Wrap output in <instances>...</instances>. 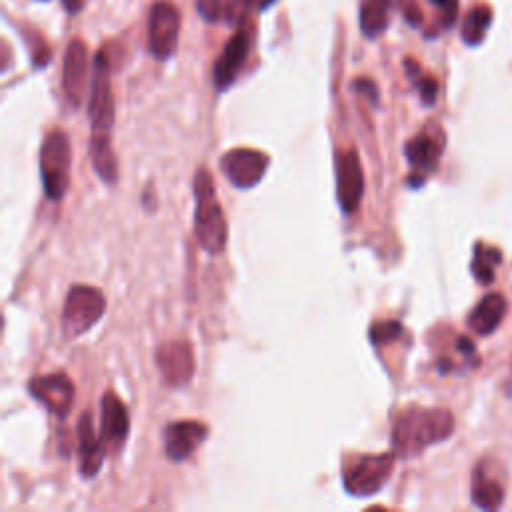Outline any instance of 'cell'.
I'll return each mask as SVG.
<instances>
[{
  "label": "cell",
  "instance_id": "obj_1",
  "mask_svg": "<svg viewBox=\"0 0 512 512\" xmlns=\"http://www.w3.org/2000/svg\"><path fill=\"white\" fill-rule=\"evenodd\" d=\"M114 44H104L94 56V74L90 84L88 118H90V158L96 174L106 184L118 180V160L110 144L114 124V96L110 86Z\"/></svg>",
  "mask_w": 512,
  "mask_h": 512
},
{
  "label": "cell",
  "instance_id": "obj_2",
  "mask_svg": "<svg viewBox=\"0 0 512 512\" xmlns=\"http://www.w3.org/2000/svg\"><path fill=\"white\" fill-rule=\"evenodd\" d=\"M454 416L448 408L408 406L392 424V450L398 458H414L432 444L444 442L454 432Z\"/></svg>",
  "mask_w": 512,
  "mask_h": 512
},
{
  "label": "cell",
  "instance_id": "obj_3",
  "mask_svg": "<svg viewBox=\"0 0 512 512\" xmlns=\"http://www.w3.org/2000/svg\"><path fill=\"white\" fill-rule=\"evenodd\" d=\"M194 236L208 254H220L228 242V224L216 198L214 178L206 168L194 174Z\"/></svg>",
  "mask_w": 512,
  "mask_h": 512
},
{
  "label": "cell",
  "instance_id": "obj_4",
  "mask_svg": "<svg viewBox=\"0 0 512 512\" xmlns=\"http://www.w3.org/2000/svg\"><path fill=\"white\" fill-rule=\"evenodd\" d=\"M396 454L380 452V454H350L342 464V486L354 498H366L376 494L388 482Z\"/></svg>",
  "mask_w": 512,
  "mask_h": 512
},
{
  "label": "cell",
  "instance_id": "obj_5",
  "mask_svg": "<svg viewBox=\"0 0 512 512\" xmlns=\"http://www.w3.org/2000/svg\"><path fill=\"white\" fill-rule=\"evenodd\" d=\"M72 150L70 138L64 130H52L44 136L40 146V178L44 196L52 202L64 198L70 186Z\"/></svg>",
  "mask_w": 512,
  "mask_h": 512
},
{
  "label": "cell",
  "instance_id": "obj_6",
  "mask_svg": "<svg viewBox=\"0 0 512 512\" xmlns=\"http://www.w3.org/2000/svg\"><path fill=\"white\" fill-rule=\"evenodd\" d=\"M444 144H446V134L442 126L434 120L422 126V130L404 144V156L410 164L408 184L412 188H420L426 182V178L438 168L444 152Z\"/></svg>",
  "mask_w": 512,
  "mask_h": 512
},
{
  "label": "cell",
  "instance_id": "obj_7",
  "mask_svg": "<svg viewBox=\"0 0 512 512\" xmlns=\"http://www.w3.org/2000/svg\"><path fill=\"white\" fill-rule=\"evenodd\" d=\"M106 298L96 286L74 284L64 300L62 330L68 338H78L88 332L104 314Z\"/></svg>",
  "mask_w": 512,
  "mask_h": 512
},
{
  "label": "cell",
  "instance_id": "obj_8",
  "mask_svg": "<svg viewBox=\"0 0 512 512\" xmlns=\"http://www.w3.org/2000/svg\"><path fill=\"white\" fill-rule=\"evenodd\" d=\"M254 36H256V26L248 18L244 24L236 26V32L224 44L220 56L214 62V70H212V80H214V86L218 92L228 90L236 82L240 70L244 68V64L250 56Z\"/></svg>",
  "mask_w": 512,
  "mask_h": 512
},
{
  "label": "cell",
  "instance_id": "obj_9",
  "mask_svg": "<svg viewBox=\"0 0 512 512\" xmlns=\"http://www.w3.org/2000/svg\"><path fill=\"white\" fill-rule=\"evenodd\" d=\"M182 14L172 0H156L148 14V50L156 60H168L180 38Z\"/></svg>",
  "mask_w": 512,
  "mask_h": 512
},
{
  "label": "cell",
  "instance_id": "obj_10",
  "mask_svg": "<svg viewBox=\"0 0 512 512\" xmlns=\"http://www.w3.org/2000/svg\"><path fill=\"white\" fill-rule=\"evenodd\" d=\"M270 166L268 154L254 148H232L220 156V170L226 180L238 188H254Z\"/></svg>",
  "mask_w": 512,
  "mask_h": 512
},
{
  "label": "cell",
  "instance_id": "obj_11",
  "mask_svg": "<svg viewBox=\"0 0 512 512\" xmlns=\"http://www.w3.org/2000/svg\"><path fill=\"white\" fill-rule=\"evenodd\" d=\"M364 170L356 148H344L336 154V198L344 214H354L364 196Z\"/></svg>",
  "mask_w": 512,
  "mask_h": 512
},
{
  "label": "cell",
  "instance_id": "obj_12",
  "mask_svg": "<svg viewBox=\"0 0 512 512\" xmlns=\"http://www.w3.org/2000/svg\"><path fill=\"white\" fill-rule=\"evenodd\" d=\"M28 392L54 416L66 418L72 410L76 388L68 374L52 372L30 378Z\"/></svg>",
  "mask_w": 512,
  "mask_h": 512
},
{
  "label": "cell",
  "instance_id": "obj_13",
  "mask_svg": "<svg viewBox=\"0 0 512 512\" xmlns=\"http://www.w3.org/2000/svg\"><path fill=\"white\" fill-rule=\"evenodd\" d=\"M156 364L160 370L162 380L172 386L180 388L186 386L196 370L194 350L188 340H168L156 348Z\"/></svg>",
  "mask_w": 512,
  "mask_h": 512
},
{
  "label": "cell",
  "instance_id": "obj_14",
  "mask_svg": "<svg viewBox=\"0 0 512 512\" xmlns=\"http://www.w3.org/2000/svg\"><path fill=\"white\" fill-rule=\"evenodd\" d=\"M88 82V46L82 38H72L62 62V92L72 108H78L86 94Z\"/></svg>",
  "mask_w": 512,
  "mask_h": 512
},
{
  "label": "cell",
  "instance_id": "obj_15",
  "mask_svg": "<svg viewBox=\"0 0 512 512\" xmlns=\"http://www.w3.org/2000/svg\"><path fill=\"white\" fill-rule=\"evenodd\" d=\"M164 454L172 462L188 460L206 440L208 428L198 420H176L164 428Z\"/></svg>",
  "mask_w": 512,
  "mask_h": 512
},
{
  "label": "cell",
  "instance_id": "obj_16",
  "mask_svg": "<svg viewBox=\"0 0 512 512\" xmlns=\"http://www.w3.org/2000/svg\"><path fill=\"white\" fill-rule=\"evenodd\" d=\"M130 430V418L124 402L112 392H104L102 402H100V438L106 446V452H118Z\"/></svg>",
  "mask_w": 512,
  "mask_h": 512
},
{
  "label": "cell",
  "instance_id": "obj_17",
  "mask_svg": "<svg viewBox=\"0 0 512 512\" xmlns=\"http://www.w3.org/2000/svg\"><path fill=\"white\" fill-rule=\"evenodd\" d=\"M76 434H78V462H80V474L84 478H92L100 472L104 456H106V446L100 438V434L96 436L94 430V422L90 412H84L78 418L76 424Z\"/></svg>",
  "mask_w": 512,
  "mask_h": 512
},
{
  "label": "cell",
  "instance_id": "obj_18",
  "mask_svg": "<svg viewBox=\"0 0 512 512\" xmlns=\"http://www.w3.org/2000/svg\"><path fill=\"white\" fill-rule=\"evenodd\" d=\"M506 298L500 292H488L478 300L466 318L468 328L478 336H490L506 316Z\"/></svg>",
  "mask_w": 512,
  "mask_h": 512
},
{
  "label": "cell",
  "instance_id": "obj_19",
  "mask_svg": "<svg viewBox=\"0 0 512 512\" xmlns=\"http://www.w3.org/2000/svg\"><path fill=\"white\" fill-rule=\"evenodd\" d=\"M472 502L482 510H498L504 500L502 484L492 478L484 464H478L472 472V488H470Z\"/></svg>",
  "mask_w": 512,
  "mask_h": 512
},
{
  "label": "cell",
  "instance_id": "obj_20",
  "mask_svg": "<svg viewBox=\"0 0 512 512\" xmlns=\"http://www.w3.org/2000/svg\"><path fill=\"white\" fill-rule=\"evenodd\" d=\"M392 0H362L360 4V32L368 40L382 36L390 24Z\"/></svg>",
  "mask_w": 512,
  "mask_h": 512
},
{
  "label": "cell",
  "instance_id": "obj_21",
  "mask_svg": "<svg viewBox=\"0 0 512 512\" xmlns=\"http://www.w3.org/2000/svg\"><path fill=\"white\" fill-rule=\"evenodd\" d=\"M502 264V252L500 248L492 246V244H484L482 240H478L474 244L472 250V262H470V270L472 276L476 278L478 284L488 286L494 282V270Z\"/></svg>",
  "mask_w": 512,
  "mask_h": 512
},
{
  "label": "cell",
  "instance_id": "obj_22",
  "mask_svg": "<svg viewBox=\"0 0 512 512\" xmlns=\"http://www.w3.org/2000/svg\"><path fill=\"white\" fill-rule=\"evenodd\" d=\"M492 24V8L486 4L474 6L462 20L460 36L466 46H478L484 42L486 32Z\"/></svg>",
  "mask_w": 512,
  "mask_h": 512
},
{
  "label": "cell",
  "instance_id": "obj_23",
  "mask_svg": "<svg viewBox=\"0 0 512 512\" xmlns=\"http://www.w3.org/2000/svg\"><path fill=\"white\" fill-rule=\"evenodd\" d=\"M404 70H406V76L410 78V82L414 84V88L418 90V96H420V102L424 106H434L436 102V96H438V80L428 74L418 60L406 56L404 58Z\"/></svg>",
  "mask_w": 512,
  "mask_h": 512
},
{
  "label": "cell",
  "instance_id": "obj_24",
  "mask_svg": "<svg viewBox=\"0 0 512 512\" xmlns=\"http://www.w3.org/2000/svg\"><path fill=\"white\" fill-rule=\"evenodd\" d=\"M16 28H18V32H20V36H22V40H24L28 52H30L32 64L36 68H44L52 58V48H50L46 36L36 26L28 24V22L18 24Z\"/></svg>",
  "mask_w": 512,
  "mask_h": 512
},
{
  "label": "cell",
  "instance_id": "obj_25",
  "mask_svg": "<svg viewBox=\"0 0 512 512\" xmlns=\"http://www.w3.org/2000/svg\"><path fill=\"white\" fill-rule=\"evenodd\" d=\"M436 8V18L434 22L426 28L424 36L426 38H436L444 30H448L456 16H458V0H428Z\"/></svg>",
  "mask_w": 512,
  "mask_h": 512
},
{
  "label": "cell",
  "instance_id": "obj_26",
  "mask_svg": "<svg viewBox=\"0 0 512 512\" xmlns=\"http://www.w3.org/2000/svg\"><path fill=\"white\" fill-rule=\"evenodd\" d=\"M260 0H222V20L230 26H240L250 18V12Z\"/></svg>",
  "mask_w": 512,
  "mask_h": 512
},
{
  "label": "cell",
  "instance_id": "obj_27",
  "mask_svg": "<svg viewBox=\"0 0 512 512\" xmlns=\"http://www.w3.org/2000/svg\"><path fill=\"white\" fill-rule=\"evenodd\" d=\"M404 334V326L398 320H382L370 326V340L376 346H386L400 340Z\"/></svg>",
  "mask_w": 512,
  "mask_h": 512
},
{
  "label": "cell",
  "instance_id": "obj_28",
  "mask_svg": "<svg viewBox=\"0 0 512 512\" xmlns=\"http://www.w3.org/2000/svg\"><path fill=\"white\" fill-rule=\"evenodd\" d=\"M196 10L200 18L210 24L222 20V0H196Z\"/></svg>",
  "mask_w": 512,
  "mask_h": 512
},
{
  "label": "cell",
  "instance_id": "obj_29",
  "mask_svg": "<svg viewBox=\"0 0 512 512\" xmlns=\"http://www.w3.org/2000/svg\"><path fill=\"white\" fill-rule=\"evenodd\" d=\"M400 12H402V18L408 22V26H422L424 22V12L418 4V0H400Z\"/></svg>",
  "mask_w": 512,
  "mask_h": 512
},
{
  "label": "cell",
  "instance_id": "obj_30",
  "mask_svg": "<svg viewBox=\"0 0 512 512\" xmlns=\"http://www.w3.org/2000/svg\"><path fill=\"white\" fill-rule=\"evenodd\" d=\"M352 90L360 96H364L366 100H370L372 104H378V86L372 78H364V76H358L352 80Z\"/></svg>",
  "mask_w": 512,
  "mask_h": 512
},
{
  "label": "cell",
  "instance_id": "obj_31",
  "mask_svg": "<svg viewBox=\"0 0 512 512\" xmlns=\"http://www.w3.org/2000/svg\"><path fill=\"white\" fill-rule=\"evenodd\" d=\"M86 2L88 0H62V8L66 10V14L74 16V14H80L86 8Z\"/></svg>",
  "mask_w": 512,
  "mask_h": 512
},
{
  "label": "cell",
  "instance_id": "obj_32",
  "mask_svg": "<svg viewBox=\"0 0 512 512\" xmlns=\"http://www.w3.org/2000/svg\"><path fill=\"white\" fill-rule=\"evenodd\" d=\"M504 392H506V396L512 398V366H510V376H508V380L504 382Z\"/></svg>",
  "mask_w": 512,
  "mask_h": 512
},
{
  "label": "cell",
  "instance_id": "obj_33",
  "mask_svg": "<svg viewBox=\"0 0 512 512\" xmlns=\"http://www.w3.org/2000/svg\"><path fill=\"white\" fill-rule=\"evenodd\" d=\"M274 2H276V0H260V4H258V8H260V10H266V8H268V6H270V4H274Z\"/></svg>",
  "mask_w": 512,
  "mask_h": 512
},
{
  "label": "cell",
  "instance_id": "obj_34",
  "mask_svg": "<svg viewBox=\"0 0 512 512\" xmlns=\"http://www.w3.org/2000/svg\"><path fill=\"white\" fill-rule=\"evenodd\" d=\"M36 2H48V0H36Z\"/></svg>",
  "mask_w": 512,
  "mask_h": 512
}]
</instances>
